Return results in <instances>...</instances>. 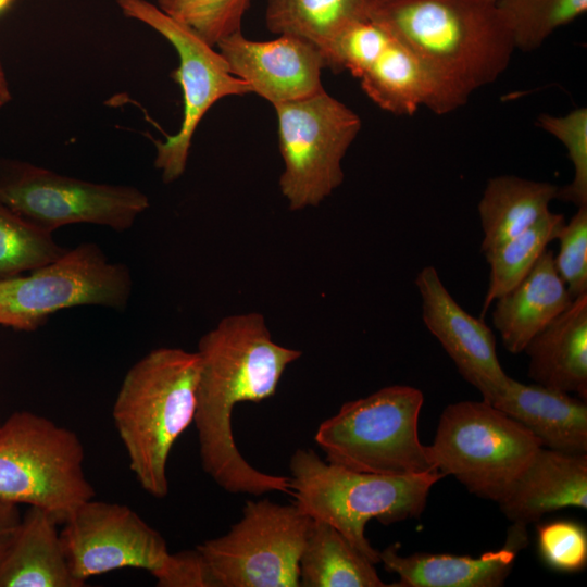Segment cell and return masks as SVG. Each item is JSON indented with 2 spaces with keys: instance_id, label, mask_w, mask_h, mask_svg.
<instances>
[{
  "instance_id": "cell-1",
  "label": "cell",
  "mask_w": 587,
  "mask_h": 587,
  "mask_svg": "<svg viewBox=\"0 0 587 587\" xmlns=\"http://www.w3.org/2000/svg\"><path fill=\"white\" fill-rule=\"evenodd\" d=\"M200 369L193 423L203 471L230 494L289 492V478L257 470L241 455L232 416L240 402H261L301 351L275 342L262 314L222 319L198 344Z\"/></svg>"
},
{
  "instance_id": "cell-2",
  "label": "cell",
  "mask_w": 587,
  "mask_h": 587,
  "mask_svg": "<svg viewBox=\"0 0 587 587\" xmlns=\"http://www.w3.org/2000/svg\"><path fill=\"white\" fill-rule=\"evenodd\" d=\"M369 17L467 97L495 83L516 51L490 0H375Z\"/></svg>"
},
{
  "instance_id": "cell-3",
  "label": "cell",
  "mask_w": 587,
  "mask_h": 587,
  "mask_svg": "<svg viewBox=\"0 0 587 587\" xmlns=\"http://www.w3.org/2000/svg\"><path fill=\"white\" fill-rule=\"evenodd\" d=\"M199 355L180 348H157L125 374L112 416L129 467L141 488L154 498L168 492L170 452L193 422Z\"/></svg>"
},
{
  "instance_id": "cell-4",
  "label": "cell",
  "mask_w": 587,
  "mask_h": 587,
  "mask_svg": "<svg viewBox=\"0 0 587 587\" xmlns=\"http://www.w3.org/2000/svg\"><path fill=\"white\" fill-rule=\"evenodd\" d=\"M289 492L310 519L325 522L342 534L372 563L379 551L365 537L375 519L391 524L417 517L432 487L445 475H382L348 470L320 459L314 450L298 449L289 462Z\"/></svg>"
},
{
  "instance_id": "cell-5",
  "label": "cell",
  "mask_w": 587,
  "mask_h": 587,
  "mask_svg": "<svg viewBox=\"0 0 587 587\" xmlns=\"http://www.w3.org/2000/svg\"><path fill=\"white\" fill-rule=\"evenodd\" d=\"M423 402L417 388L384 387L344 403L320 424L314 440L327 462L352 471L395 476L437 471L419 438Z\"/></svg>"
},
{
  "instance_id": "cell-6",
  "label": "cell",
  "mask_w": 587,
  "mask_h": 587,
  "mask_svg": "<svg viewBox=\"0 0 587 587\" xmlns=\"http://www.w3.org/2000/svg\"><path fill=\"white\" fill-rule=\"evenodd\" d=\"M84 460V446L73 430L16 411L0 426V498L41 508L64 524L95 497Z\"/></svg>"
},
{
  "instance_id": "cell-7",
  "label": "cell",
  "mask_w": 587,
  "mask_h": 587,
  "mask_svg": "<svg viewBox=\"0 0 587 587\" xmlns=\"http://www.w3.org/2000/svg\"><path fill=\"white\" fill-rule=\"evenodd\" d=\"M540 447L527 428L482 400L448 405L428 449L437 471L498 502Z\"/></svg>"
},
{
  "instance_id": "cell-8",
  "label": "cell",
  "mask_w": 587,
  "mask_h": 587,
  "mask_svg": "<svg viewBox=\"0 0 587 587\" xmlns=\"http://www.w3.org/2000/svg\"><path fill=\"white\" fill-rule=\"evenodd\" d=\"M332 61L338 73L348 71L358 78L375 104L396 115H412L421 108L442 115L470 98L370 17L350 24L336 37Z\"/></svg>"
},
{
  "instance_id": "cell-9",
  "label": "cell",
  "mask_w": 587,
  "mask_h": 587,
  "mask_svg": "<svg viewBox=\"0 0 587 587\" xmlns=\"http://www.w3.org/2000/svg\"><path fill=\"white\" fill-rule=\"evenodd\" d=\"M290 210L319 205L344 180L341 162L361 129L360 116L325 89L273 105Z\"/></svg>"
},
{
  "instance_id": "cell-10",
  "label": "cell",
  "mask_w": 587,
  "mask_h": 587,
  "mask_svg": "<svg viewBox=\"0 0 587 587\" xmlns=\"http://www.w3.org/2000/svg\"><path fill=\"white\" fill-rule=\"evenodd\" d=\"M132 291L126 265L95 242H82L29 274L0 280V325L33 332L53 313L79 305L123 311Z\"/></svg>"
},
{
  "instance_id": "cell-11",
  "label": "cell",
  "mask_w": 587,
  "mask_h": 587,
  "mask_svg": "<svg viewBox=\"0 0 587 587\" xmlns=\"http://www.w3.org/2000/svg\"><path fill=\"white\" fill-rule=\"evenodd\" d=\"M311 519L296 503L248 500L229 530L197 547L217 587H298Z\"/></svg>"
},
{
  "instance_id": "cell-12",
  "label": "cell",
  "mask_w": 587,
  "mask_h": 587,
  "mask_svg": "<svg viewBox=\"0 0 587 587\" xmlns=\"http://www.w3.org/2000/svg\"><path fill=\"white\" fill-rule=\"evenodd\" d=\"M0 202L50 233L83 223L123 232L150 205L134 186L88 182L11 159H0Z\"/></svg>"
},
{
  "instance_id": "cell-13",
  "label": "cell",
  "mask_w": 587,
  "mask_h": 587,
  "mask_svg": "<svg viewBox=\"0 0 587 587\" xmlns=\"http://www.w3.org/2000/svg\"><path fill=\"white\" fill-rule=\"evenodd\" d=\"M122 13L162 35L175 49L178 66L171 77L180 85L183 120L177 133L155 141L154 167L164 183L185 172L193 135L213 104L230 96H243L249 86L234 76L224 58L190 28L164 13L148 0H116Z\"/></svg>"
},
{
  "instance_id": "cell-14",
  "label": "cell",
  "mask_w": 587,
  "mask_h": 587,
  "mask_svg": "<svg viewBox=\"0 0 587 587\" xmlns=\"http://www.w3.org/2000/svg\"><path fill=\"white\" fill-rule=\"evenodd\" d=\"M60 534L71 571L84 583L124 567L152 575L170 554L162 535L129 507L93 498L73 512Z\"/></svg>"
},
{
  "instance_id": "cell-15",
  "label": "cell",
  "mask_w": 587,
  "mask_h": 587,
  "mask_svg": "<svg viewBox=\"0 0 587 587\" xmlns=\"http://www.w3.org/2000/svg\"><path fill=\"white\" fill-rule=\"evenodd\" d=\"M216 48L230 73L272 105L324 89V54L302 37L282 34L273 40L257 41L238 32L222 39Z\"/></svg>"
},
{
  "instance_id": "cell-16",
  "label": "cell",
  "mask_w": 587,
  "mask_h": 587,
  "mask_svg": "<svg viewBox=\"0 0 587 587\" xmlns=\"http://www.w3.org/2000/svg\"><path fill=\"white\" fill-rule=\"evenodd\" d=\"M415 285L425 326L461 376L489 402L509 379L499 362L492 330L482 317H474L454 300L434 266L423 267L415 277Z\"/></svg>"
},
{
  "instance_id": "cell-17",
  "label": "cell",
  "mask_w": 587,
  "mask_h": 587,
  "mask_svg": "<svg viewBox=\"0 0 587 587\" xmlns=\"http://www.w3.org/2000/svg\"><path fill=\"white\" fill-rule=\"evenodd\" d=\"M527 539L526 525L513 522L503 547L478 558L422 552L401 555L399 544H392L379 552V560L386 571L399 577L389 585L392 587H499Z\"/></svg>"
},
{
  "instance_id": "cell-18",
  "label": "cell",
  "mask_w": 587,
  "mask_h": 587,
  "mask_svg": "<svg viewBox=\"0 0 587 587\" xmlns=\"http://www.w3.org/2000/svg\"><path fill=\"white\" fill-rule=\"evenodd\" d=\"M503 514L527 525L565 508H587V453L540 447L498 501Z\"/></svg>"
},
{
  "instance_id": "cell-19",
  "label": "cell",
  "mask_w": 587,
  "mask_h": 587,
  "mask_svg": "<svg viewBox=\"0 0 587 587\" xmlns=\"http://www.w3.org/2000/svg\"><path fill=\"white\" fill-rule=\"evenodd\" d=\"M489 403L527 428L542 447L587 453L586 400L509 377Z\"/></svg>"
},
{
  "instance_id": "cell-20",
  "label": "cell",
  "mask_w": 587,
  "mask_h": 587,
  "mask_svg": "<svg viewBox=\"0 0 587 587\" xmlns=\"http://www.w3.org/2000/svg\"><path fill=\"white\" fill-rule=\"evenodd\" d=\"M553 255L552 250L546 249L529 273L494 301L492 324L511 353L524 351L573 301L555 270Z\"/></svg>"
},
{
  "instance_id": "cell-21",
  "label": "cell",
  "mask_w": 587,
  "mask_h": 587,
  "mask_svg": "<svg viewBox=\"0 0 587 587\" xmlns=\"http://www.w3.org/2000/svg\"><path fill=\"white\" fill-rule=\"evenodd\" d=\"M524 352L536 384L587 400V294L574 298Z\"/></svg>"
},
{
  "instance_id": "cell-22",
  "label": "cell",
  "mask_w": 587,
  "mask_h": 587,
  "mask_svg": "<svg viewBox=\"0 0 587 587\" xmlns=\"http://www.w3.org/2000/svg\"><path fill=\"white\" fill-rule=\"evenodd\" d=\"M59 523L29 507L0 561V587H83L68 565Z\"/></svg>"
},
{
  "instance_id": "cell-23",
  "label": "cell",
  "mask_w": 587,
  "mask_h": 587,
  "mask_svg": "<svg viewBox=\"0 0 587 587\" xmlns=\"http://www.w3.org/2000/svg\"><path fill=\"white\" fill-rule=\"evenodd\" d=\"M560 187L515 175H499L487 180L477 205L483 229L484 253L522 233L559 199Z\"/></svg>"
},
{
  "instance_id": "cell-24",
  "label": "cell",
  "mask_w": 587,
  "mask_h": 587,
  "mask_svg": "<svg viewBox=\"0 0 587 587\" xmlns=\"http://www.w3.org/2000/svg\"><path fill=\"white\" fill-rule=\"evenodd\" d=\"M374 563L332 525L312 520L299 561L303 587H385Z\"/></svg>"
},
{
  "instance_id": "cell-25",
  "label": "cell",
  "mask_w": 587,
  "mask_h": 587,
  "mask_svg": "<svg viewBox=\"0 0 587 587\" xmlns=\"http://www.w3.org/2000/svg\"><path fill=\"white\" fill-rule=\"evenodd\" d=\"M374 0H267L265 24L277 35L302 37L325 53L334 38L353 22L369 17Z\"/></svg>"
},
{
  "instance_id": "cell-26",
  "label": "cell",
  "mask_w": 587,
  "mask_h": 587,
  "mask_svg": "<svg viewBox=\"0 0 587 587\" xmlns=\"http://www.w3.org/2000/svg\"><path fill=\"white\" fill-rule=\"evenodd\" d=\"M564 223L562 214L549 211L522 233L484 252L489 265V280L482 317L497 298L529 273L548 245L555 240Z\"/></svg>"
},
{
  "instance_id": "cell-27",
  "label": "cell",
  "mask_w": 587,
  "mask_h": 587,
  "mask_svg": "<svg viewBox=\"0 0 587 587\" xmlns=\"http://www.w3.org/2000/svg\"><path fill=\"white\" fill-rule=\"evenodd\" d=\"M516 50L533 51L587 11V0H497Z\"/></svg>"
},
{
  "instance_id": "cell-28",
  "label": "cell",
  "mask_w": 587,
  "mask_h": 587,
  "mask_svg": "<svg viewBox=\"0 0 587 587\" xmlns=\"http://www.w3.org/2000/svg\"><path fill=\"white\" fill-rule=\"evenodd\" d=\"M67 249L0 202V280L36 270Z\"/></svg>"
},
{
  "instance_id": "cell-29",
  "label": "cell",
  "mask_w": 587,
  "mask_h": 587,
  "mask_svg": "<svg viewBox=\"0 0 587 587\" xmlns=\"http://www.w3.org/2000/svg\"><path fill=\"white\" fill-rule=\"evenodd\" d=\"M251 0H158V7L212 47L241 32Z\"/></svg>"
},
{
  "instance_id": "cell-30",
  "label": "cell",
  "mask_w": 587,
  "mask_h": 587,
  "mask_svg": "<svg viewBox=\"0 0 587 587\" xmlns=\"http://www.w3.org/2000/svg\"><path fill=\"white\" fill-rule=\"evenodd\" d=\"M537 125L565 147L573 166V178L560 187L559 199L577 208L587 205V109L576 108L563 115L540 114Z\"/></svg>"
},
{
  "instance_id": "cell-31",
  "label": "cell",
  "mask_w": 587,
  "mask_h": 587,
  "mask_svg": "<svg viewBox=\"0 0 587 587\" xmlns=\"http://www.w3.org/2000/svg\"><path fill=\"white\" fill-rule=\"evenodd\" d=\"M538 551L551 569L575 573L587 564V532L574 521L557 520L537 526Z\"/></svg>"
},
{
  "instance_id": "cell-32",
  "label": "cell",
  "mask_w": 587,
  "mask_h": 587,
  "mask_svg": "<svg viewBox=\"0 0 587 587\" xmlns=\"http://www.w3.org/2000/svg\"><path fill=\"white\" fill-rule=\"evenodd\" d=\"M555 240L559 251L553 255L558 274L574 298L587 294V205L560 228Z\"/></svg>"
},
{
  "instance_id": "cell-33",
  "label": "cell",
  "mask_w": 587,
  "mask_h": 587,
  "mask_svg": "<svg viewBox=\"0 0 587 587\" xmlns=\"http://www.w3.org/2000/svg\"><path fill=\"white\" fill-rule=\"evenodd\" d=\"M152 576L159 587H217L207 560L197 548L170 553Z\"/></svg>"
},
{
  "instance_id": "cell-34",
  "label": "cell",
  "mask_w": 587,
  "mask_h": 587,
  "mask_svg": "<svg viewBox=\"0 0 587 587\" xmlns=\"http://www.w3.org/2000/svg\"><path fill=\"white\" fill-rule=\"evenodd\" d=\"M21 520L17 504L0 498V561L10 547Z\"/></svg>"
},
{
  "instance_id": "cell-35",
  "label": "cell",
  "mask_w": 587,
  "mask_h": 587,
  "mask_svg": "<svg viewBox=\"0 0 587 587\" xmlns=\"http://www.w3.org/2000/svg\"><path fill=\"white\" fill-rule=\"evenodd\" d=\"M11 100V93L7 80V76L0 61V108L5 105Z\"/></svg>"
},
{
  "instance_id": "cell-36",
  "label": "cell",
  "mask_w": 587,
  "mask_h": 587,
  "mask_svg": "<svg viewBox=\"0 0 587 587\" xmlns=\"http://www.w3.org/2000/svg\"><path fill=\"white\" fill-rule=\"evenodd\" d=\"M15 0H0V13L5 11Z\"/></svg>"
},
{
  "instance_id": "cell-37",
  "label": "cell",
  "mask_w": 587,
  "mask_h": 587,
  "mask_svg": "<svg viewBox=\"0 0 587 587\" xmlns=\"http://www.w3.org/2000/svg\"><path fill=\"white\" fill-rule=\"evenodd\" d=\"M490 1H494V2H496L497 0H490Z\"/></svg>"
},
{
  "instance_id": "cell-38",
  "label": "cell",
  "mask_w": 587,
  "mask_h": 587,
  "mask_svg": "<svg viewBox=\"0 0 587 587\" xmlns=\"http://www.w3.org/2000/svg\"><path fill=\"white\" fill-rule=\"evenodd\" d=\"M0 426H1V424H0Z\"/></svg>"
},
{
  "instance_id": "cell-39",
  "label": "cell",
  "mask_w": 587,
  "mask_h": 587,
  "mask_svg": "<svg viewBox=\"0 0 587 587\" xmlns=\"http://www.w3.org/2000/svg\"><path fill=\"white\" fill-rule=\"evenodd\" d=\"M375 1V0H374Z\"/></svg>"
}]
</instances>
